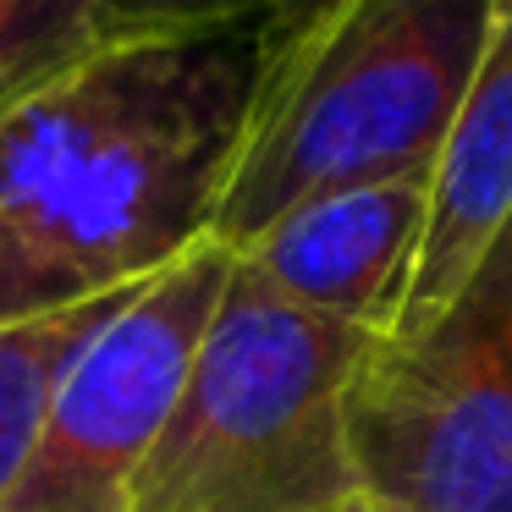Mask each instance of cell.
Wrapping results in <instances>:
<instances>
[{"mask_svg":"<svg viewBox=\"0 0 512 512\" xmlns=\"http://www.w3.org/2000/svg\"><path fill=\"white\" fill-rule=\"evenodd\" d=\"M248 83L254 23L122 34L0 116V331L204 243Z\"/></svg>","mask_w":512,"mask_h":512,"instance_id":"1","label":"cell"},{"mask_svg":"<svg viewBox=\"0 0 512 512\" xmlns=\"http://www.w3.org/2000/svg\"><path fill=\"white\" fill-rule=\"evenodd\" d=\"M490 17L496 0H276L210 237L237 254L320 193L430 171Z\"/></svg>","mask_w":512,"mask_h":512,"instance_id":"2","label":"cell"},{"mask_svg":"<svg viewBox=\"0 0 512 512\" xmlns=\"http://www.w3.org/2000/svg\"><path fill=\"white\" fill-rule=\"evenodd\" d=\"M375 342L232 265L133 512H364L347 391Z\"/></svg>","mask_w":512,"mask_h":512,"instance_id":"3","label":"cell"},{"mask_svg":"<svg viewBox=\"0 0 512 512\" xmlns=\"http://www.w3.org/2000/svg\"><path fill=\"white\" fill-rule=\"evenodd\" d=\"M364 512H512V232L413 336H380L347 391Z\"/></svg>","mask_w":512,"mask_h":512,"instance_id":"4","label":"cell"},{"mask_svg":"<svg viewBox=\"0 0 512 512\" xmlns=\"http://www.w3.org/2000/svg\"><path fill=\"white\" fill-rule=\"evenodd\" d=\"M232 265V248L204 237L105 309L50 386L0 512H133Z\"/></svg>","mask_w":512,"mask_h":512,"instance_id":"5","label":"cell"},{"mask_svg":"<svg viewBox=\"0 0 512 512\" xmlns=\"http://www.w3.org/2000/svg\"><path fill=\"white\" fill-rule=\"evenodd\" d=\"M430 221V171L386 182H358L287 210L254 243L237 248V265L276 298L369 336H391L419 265Z\"/></svg>","mask_w":512,"mask_h":512,"instance_id":"6","label":"cell"},{"mask_svg":"<svg viewBox=\"0 0 512 512\" xmlns=\"http://www.w3.org/2000/svg\"><path fill=\"white\" fill-rule=\"evenodd\" d=\"M512 232V0H496L457 122L430 166V221L391 336H413Z\"/></svg>","mask_w":512,"mask_h":512,"instance_id":"7","label":"cell"},{"mask_svg":"<svg viewBox=\"0 0 512 512\" xmlns=\"http://www.w3.org/2000/svg\"><path fill=\"white\" fill-rule=\"evenodd\" d=\"M116 298L122 292H111L100 303H83V309L45 314V320L6 325L0 331V501H6L17 463H23L28 441H34V424L50 402L56 375L67 369V358L83 347V336L105 320V309Z\"/></svg>","mask_w":512,"mask_h":512,"instance_id":"8","label":"cell"},{"mask_svg":"<svg viewBox=\"0 0 512 512\" xmlns=\"http://www.w3.org/2000/svg\"><path fill=\"white\" fill-rule=\"evenodd\" d=\"M111 39L122 34L105 0H0V116Z\"/></svg>","mask_w":512,"mask_h":512,"instance_id":"9","label":"cell"},{"mask_svg":"<svg viewBox=\"0 0 512 512\" xmlns=\"http://www.w3.org/2000/svg\"><path fill=\"white\" fill-rule=\"evenodd\" d=\"M116 34H182V28L259 23L270 0H105Z\"/></svg>","mask_w":512,"mask_h":512,"instance_id":"10","label":"cell"},{"mask_svg":"<svg viewBox=\"0 0 512 512\" xmlns=\"http://www.w3.org/2000/svg\"><path fill=\"white\" fill-rule=\"evenodd\" d=\"M270 6H276V0H270ZM270 6H265V12H270Z\"/></svg>","mask_w":512,"mask_h":512,"instance_id":"11","label":"cell"}]
</instances>
